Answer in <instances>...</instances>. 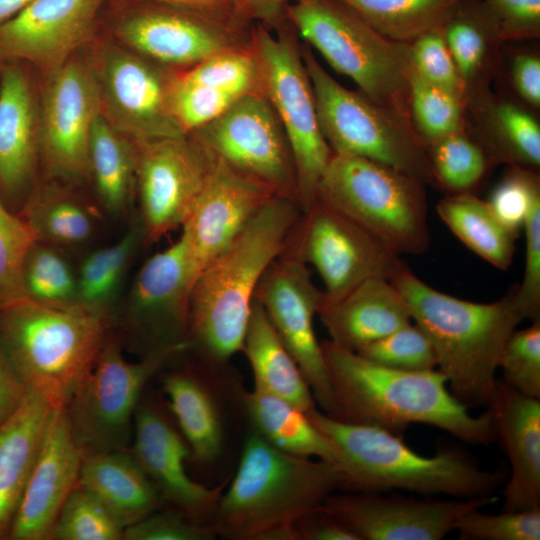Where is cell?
<instances>
[{
  "label": "cell",
  "mask_w": 540,
  "mask_h": 540,
  "mask_svg": "<svg viewBox=\"0 0 540 540\" xmlns=\"http://www.w3.org/2000/svg\"><path fill=\"white\" fill-rule=\"evenodd\" d=\"M136 144L138 220L143 241L154 243L187 221L213 157L188 135Z\"/></svg>",
  "instance_id": "2e32d148"
},
{
  "label": "cell",
  "mask_w": 540,
  "mask_h": 540,
  "mask_svg": "<svg viewBox=\"0 0 540 540\" xmlns=\"http://www.w3.org/2000/svg\"><path fill=\"white\" fill-rule=\"evenodd\" d=\"M342 487L337 464L281 451L252 429L211 526L230 540H298L295 522Z\"/></svg>",
  "instance_id": "277c9868"
},
{
  "label": "cell",
  "mask_w": 540,
  "mask_h": 540,
  "mask_svg": "<svg viewBox=\"0 0 540 540\" xmlns=\"http://www.w3.org/2000/svg\"><path fill=\"white\" fill-rule=\"evenodd\" d=\"M23 279L28 300L54 308L83 310L77 274L61 249L35 241L25 260Z\"/></svg>",
  "instance_id": "60d3db41"
},
{
  "label": "cell",
  "mask_w": 540,
  "mask_h": 540,
  "mask_svg": "<svg viewBox=\"0 0 540 540\" xmlns=\"http://www.w3.org/2000/svg\"><path fill=\"white\" fill-rule=\"evenodd\" d=\"M301 214L297 202L273 197L198 275L187 341L212 367L242 351L257 286L285 251Z\"/></svg>",
  "instance_id": "7a4b0ae2"
},
{
  "label": "cell",
  "mask_w": 540,
  "mask_h": 540,
  "mask_svg": "<svg viewBox=\"0 0 540 540\" xmlns=\"http://www.w3.org/2000/svg\"><path fill=\"white\" fill-rule=\"evenodd\" d=\"M113 41L174 71L251 46L253 24L153 1L114 0Z\"/></svg>",
  "instance_id": "8fae6325"
},
{
  "label": "cell",
  "mask_w": 540,
  "mask_h": 540,
  "mask_svg": "<svg viewBox=\"0 0 540 540\" xmlns=\"http://www.w3.org/2000/svg\"><path fill=\"white\" fill-rule=\"evenodd\" d=\"M301 44L287 19L274 29L262 24L252 26L251 49L258 64L261 92L287 135L296 168L298 202L303 212L315 202L317 184L333 152L319 125Z\"/></svg>",
  "instance_id": "30bf717a"
},
{
  "label": "cell",
  "mask_w": 540,
  "mask_h": 540,
  "mask_svg": "<svg viewBox=\"0 0 540 540\" xmlns=\"http://www.w3.org/2000/svg\"><path fill=\"white\" fill-rule=\"evenodd\" d=\"M525 267L523 280L517 286V297L527 319H540V198H537L525 220Z\"/></svg>",
  "instance_id": "db71d44e"
},
{
  "label": "cell",
  "mask_w": 540,
  "mask_h": 540,
  "mask_svg": "<svg viewBox=\"0 0 540 540\" xmlns=\"http://www.w3.org/2000/svg\"><path fill=\"white\" fill-rule=\"evenodd\" d=\"M21 61L4 63L0 79V193L23 194L40 163V96Z\"/></svg>",
  "instance_id": "4316f807"
},
{
  "label": "cell",
  "mask_w": 540,
  "mask_h": 540,
  "mask_svg": "<svg viewBox=\"0 0 540 540\" xmlns=\"http://www.w3.org/2000/svg\"><path fill=\"white\" fill-rule=\"evenodd\" d=\"M321 349L332 398L327 415L398 434L409 425L426 424L470 444L496 440L489 412L472 415L452 394L438 369L385 367L330 339L321 342Z\"/></svg>",
  "instance_id": "6da1fadb"
},
{
  "label": "cell",
  "mask_w": 540,
  "mask_h": 540,
  "mask_svg": "<svg viewBox=\"0 0 540 540\" xmlns=\"http://www.w3.org/2000/svg\"><path fill=\"white\" fill-rule=\"evenodd\" d=\"M196 279L183 232L174 243L142 265L130 291L128 319L147 344L148 352L188 344L190 300Z\"/></svg>",
  "instance_id": "44dd1931"
},
{
  "label": "cell",
  "mask_w": 540,
  "mask_h": 540,
  "mask_svg": "<svg viewBox=\"0 0 540 540\" xmlns=\"http://www.w3.org/2000/svg\"><path fill=\"white\" fill-rule=\"evenodd\" d=\"M35 241L25 220L7 209L0 195V310L28 300L23 272Z\"/></svg>",
  "instance_id": "f6af8a7d"
},
{
  "label": "cell",
  "mask_w": 540,
  "mask_h": 540,
  "mask_svg": "<svg viewBox=\"0 0 540 540\" xmlns=\"http://www.w3.org/2000/svg\"><path fill=\"white\" fill-rule=\"evenodd\" d=\"M188 136L276 196L299 204L291 147L275 110L262 92L242 97Z\"/></svg>",
  "instance_id": "5bb4252c"
},
{
  "label": "cell",
  "mask_w": 540,
  "mask_h": 540,
  "mask_svg": "<svg viewBox=\"0 0 540 540\" xmlns=\"http://www.w3.org/2000/svg\"><path fill=\"white\" fill-rule=\"evenodd\" d=\"M133 439L131 452L162 500L190 519L211 525L225 484L209 488L190 478L185 469L189 446L155 405L139 403Z\"/></svg>",
  "instance_id": "7402d4cb"
},
{
  "label": "cell",
  "mask_w": 540,
  "mask_h": 540,
  "mask_svg": "<svg viewBox=\"0 0 540 540\" xmlns=\"http://www.w3.org/2000/svg\"><path fill=\"white\" fill-rule=\"evenodd\" d=\"M443 31L464 83L468 105L490 92V83L499 67L498 46L502 41L482 0H460Z\"/></svg>",
  "instance_id": "1f68e13d"
},
{
  "label": "cell",
  "mask_w": 540,
  "mask_h": 540,
  "mask_svg": "<svg viewBox=\"0 0 540 540\" xmlns=\"http://www.w3.org/2000/svg\"><path fill=\"white\" fill-rule=\"evenodd\" d=\"M212 157L206 183L181 227L197 277L260 208L276 196L261 183Z\"/></svg>",
  "instance_id": "603a6c76"
},
{
  "label": "cell",
  "mask_w": 540,
  "mask_h": 540,
  "mask_svg": "<svg viewBox=\"0 0 540 540\" xmlns=\"http://www.w3.org/2000/svg\"><path fill=\"white\" fill-rule=\"evenodd\" d=\"M407 302L412 320L429 338L437 369L466 406H487L502 349L527 319L517 286L497 301L463 300L431 287L405 263L390 279Z\"/></svg>",
  "instance_id": "3957f363"
},
{
  "label": "cell",
  "mask_w": 540,
  "mask_h": 540,
  "mask_svg": "<svg viewBox=\"0 0 540 540\" xmlns=\"http://www.w3.org/2000/svg\"><path fill=\"white\" fill-rule=\"evenodd\" d=\"M512 84L519 97L532 107H540V59L535 54L520 53L513 59Z\"/></svg>",
  "instance_id": "9f6ffc18"
},
{
  "label": "cell",
  "mask_w": 540,
  "mask_h": 540,
  "mask_svg": "<svg viewBox=\"0 0 540 540\" xmlns=\"http://www.w3.org/2000/svg\"><path fill=\"white\" fill-rule=\"evenodd\" d=\"M107 318L25 300L0 310V341L27 390L65 409L106 339Z\"/></svg>",
  "instance_id": "8992f818"
},
{
  "label": "cell",
  "mask_w": 540,
  "mask_h": 540,
  "mask_svg": "<svg viewBox=\"0 0 540 540\" xmlns=\"http://www.w3.org/2000/svg\"><path fill=\"white\" fill-rule=\"evenodd\" d=\"M302 57L311 81L322 134L333 154L366 158L436 187L427 149L413 126L360 91L338 83L308 44Z\"/></svg>",
  "instance_id": "9c48e42d"
},
{
  "label": "cell",
  "mask_w": 540,
  "mask_h": 540,
  "mask_svg": "<svg viewBox=\"0 0 540 540\" xmlns=\"http://www.w3.org/2000/svg\"><path fill=\"white\" fill-rule=\"evenodd\" d=\"M124 528L90 492L76 485L64 502L50 539L119 540Z\"/></svg>",
  "instance_id": "ee69618b"
},
{
  "label": "cell",
  "mask_w": 540,
  "mask_h": 540,
  "mask_svg": "<svg viewBox=\"0 0 540 540\" xmlns=\"http://www.w3.org/2000/svg\"><path fill=\"white\" fill-rule=\"evenodd\" d=\"M55 410L42 394L27 390L0 424V539L8 537Z\"/></svg>",
  "instance_id": "f1b7e54d"
},
{
  "label": "cell",
  "mask_w": 540,
  "mask_h": 540,
  "mask_svg": "<svg viewBox=\"0 0 540 540\" xmlns=\"http://www.w3.org/2000/svg\"><path fill=\"white\" fill-rule=\"evenodd\" d=\"M89 62L99 93L100 114L134 142L184 136L172 109L176 73L113 40L98 41Z\"/></svg>",
  "instance_id": "4fadbf2b"
},
{
  "label": "cell",
  "mask_w": 540,
  "mask_h": 540,
  "mask_svg": "<svg viewBox=\"0 0 540 540\" xmlns=\"http://www.w3.org/2000/svg\"><path fill=\"white\" fill-rule=\"evenodd\" d=\"M436 187L448 194L472 193L493 164L466 129L427 147Z\"/></svg>",
  "instance_id": "b9f144b4"
},
{
  "label": "cell",
  "mask_w": 540,
  "mask_h": 540,
  "mask_svg": "<svg viewBox=\"0 0 540 540\" xmlns=\"http://www.w3.org/2000/svg\"><path fill=\"white\" fill-rule=\"evenodd\" d=\"M537 198H540L538 173L511 166L492 191L488 203L497 218L518 237Z\"/></svg>",
  "instance_id": "f907efd6"
},
{
  "label": "cell",
  "mask_w": 540,
  "mask_h": 540,
  "mask_svg": "<svg viewBox=\"0 0 540 540\" xmlns=\"http://www.w3.org/2000/svg\"><path fill=\"white\" fill-rule=\"evenodd\" d=\"M211 525L196 522L176 509L155 510L124 529L126 540H213Z\"/></svg>",
  "instance_id": "816d5d0a"
},
{
  "label": "cell",
  "mask_w": 540,
  "mask_h": 540,
  "mask_svg": "<svg viewBox=\"0 0 540 540\" xmlns=\"http://www.w3.org/2000/svg\"><path fill=\"white\" fill-rule=\"evenodd\" d=\"M482 2L502 42L540 36V0H482Z\"/></svg>",
  "instance_id": "f5cc1de1"
},
{
  "label": "cell",
  "mask_w": 540,
  "mask_h": 540,
  "mask_svg": "<svg viewBox=\"0 0 540 540\" xmlns=\"http://www.w3.org/2000/svg\"><path fill=\"white\" fill-rule=\"evenodd\" d=\"M473 510L458 523L462 540H539L540 507L521 511L486 514Z\"/></svg>",
  "instance_id": "681fc988"
},
{
  "label": "cell",
  "mask_w": 540,
  "mask_h": 540,
  "mask_svg": "<svg viewBox=\"0 0 540 540\" xmlns=\"http://www.w3.org/2000/svg\"><path fill=\"white\" fill-rule=\"evenodd\" d=\"M413 128L426 147L466 129V106L457 97L431 85L414 70L410 78Z\"/></svg>",
  "instance_id": "7bdbcfd3"
},
{
  "label": "cell",
  "mask_w": 540,
  "mask_h": 540,
  "mask_svg": "<svg viewBox=\"0 0 540 540\" xmlns=\"http://www.w3.org/2000/svg\"><path fill=\"white\" fill-rule=\"evenodd\" d=\"M40 95V163L49 179L76 182L88 176V145L100 113L88 58L78 53L46 77Z\"/></svg>",
  "instance_id": "e0dca14e"
},
{
  "label": "cell",
  "mask_w": 540,
  "mask_h": 540,
  "mask_svg": "<svg viewBox=\"0 0 540 540\" xmlns=\"http://www.w3.org/2000/svg\"><path fill=\"white\" fill-rule=\"evenodd\" d=\"M285 17L361 93L413 126L411 44L385 37L342 0H295Z\"/></svg>",
  "instance_id": "52a82bcc"
},
{
  "label": "cell",
  "mask_w": 540,
  "mask_h": 540,
  "mask_svg": "<svg viewBox=\"0 0 540 540\" xmlns=\"http://www.w3.org/2000/svg\"><path fill=\"white\" fill-rule=\"evenodd\" d=\"M285 250L316 269L325 287L323 301L338 300L369 278L390 280L405 264L376 238L318 200L302 212Z\"/></svg>",
  "instance_id": "9a60e30c"
},
{
  "label": "cell",
  "mask_w": 540,
  "mask_h": 540,
  "mask_svg": "<svg viewBox=\"0 0 540 540\" xmlns=\"http://www.w3.org/2000/svg\"><path fill=\"white\" fill-rule=\"evenodd\" d=\"M27 388L12 367L0 341V424L21 405Z\"/></svg>",
  "instance_id": "680465c9"
},
{
  "label": "cell",
  "mask_w": 540,
  "mask_h": 540,
  "mask_svg": "<svg viewBox=\"0 0 540 540\" xmlns=\"http://www.w3.org/2000/svg\"><path fill=\"white\" fill-rule=\"evenodd\" d=\"M315 200L336 210L397 255H420L430 246L424 183L390 166L333 154Z\"/></svg>",
  "instance_id": "ba28073f"
},
{
  "label": "cell",
  "mask_w": 540,
  "mask_h": 540,
  "mask_svg": "<svg viewBox=\"0 0 540 540\" xmlns=\"http://www.w3.org/2000/svg\"><path fill=\"white\" fill-rule=\"evenodd\" d=\"M298 540H360L324 503L295 522Z\"/></svg>",
  "instance_id": "11a10c76"
},
{
  "label": "cell",
  "mask_w": 540,
  "mask_h": 540,
  "mask_svg": "<svg viewBox=\"0 0 540 540\" xmlns=\"http://www.w3.org/2000/svg\"><path fill=\"white\" fill-rule=\"evenodd\" d=\"M162 386L190 455L210 462L221 453L224 431L220 409L206 382L190 371L171 372Z\"/></svg>",
  "instance_id": "d590c367"
},
{
  "label": "cell",
  "mask_w": 540,
  "mask_h": 540,
  "mask_svg": "<svg viewBox=\"0 0 540 540\" xmlns=\"http://www.w3.org/2000/svg\"><path fill=\"white\" fill-rule=\"evenodd\" d=\"M355 352L374 363L393 369L428 371L437 368L436 354L429 338L412 322Z\"/></svg>",
  "instance_id": "bcb514c9"
},
{
  "label": "cell",
  "mask_w": 540,
  "mask_h": 540,
  "mask_svg": "<svg viewBox=\"0 0 540 540\" xmlns=\"http://www.w3.org/2000/svg\"><path fill=\"white\" fill-rule=\"evenodd\" d=\"M495 439L510 463L503 489V511L540 507V399L497 380L487 404Z\"/></svg>",
  "instance_id": "d4e9b609"
},
{
  "label": "cell",
  "mask_w": 540,
  "mask_h": 540,
  "mask_svg": "<svg viewBox=\"0 0 540 540\" xmlns=\"http://www.w3.org/2000/svg\"><path fill=\"white\" fill-rule=\"evenodd\" d=\"M498 369L509 385L540 399V319L511 333L502 349Z\"/></svg>",
  "instance_id": "7dc6e473"
},
{
  "label": "cell",
  "mask_w": 540,
  "mask_h": 540,
  "mask_svg": "<svg viewBox=\"0 0 540 540\" xmlns=\"http://www.w3.org/2000/svg\"><path fill=\"white\" fill-rule=\"evenodd\" d=\"M256 92H261L260 75L250 46L178 71L172 87V109L181 130L188 135Z\"/></svg>",
  "instance_id": "484cf974"
},
{
  "label": "cell",
  "mask_w": 540,
  "mask_h": 540,
  "mask_svg": "<svg viewBox=\"0 0 540 540\" xmlns=\"http://www.w3.org/2000/svg\"><path fill=\"white\" fill-rule=\"evenodd\" d=\"M137 144L117 131L100 113L88 145V175L100 202L111 214L127 209L135 193Z\"/></svg>",
  "instance_id": "74e56055"
},
{
  "label": "cell",
  "mask_w": 540,
  "mask_h": 540,
  "mask_svg": "<svg viewBox=\"0 0 540 540\" xmlns=\"http://www.w3.org/2000/svg\"><path fill=\"white\" fill-rule=\"evenodd\" d=\"M242 352L250 364L255 389L284 399L308 414L316 409L315 398L299 366L255 298Z\"/></svg>",
  "instance_id": "d6a6232c"
},
{
  "label": "cell",
  "mask_w": 540,
  "mask_h": 540,
  "mask_svg": "<svg viewBox=\"0 0 540 540\" xmlns=\"http://www.w3.org/2000/svg\"><path fill=\"white\" fill-rule=\"evenodd\" d=\"M3 66H4V62H2L0 60V79H1V74H2V70H3Z\"/></svg>",
  "instance_id": "6125c7cd"
},
{
  "label": "cell",
  "mask_w": 540,
  "mask_h": 540,
  "mask_svg": "<svg viewBox=\"0 0 540 540\" xmlns=\"http://www.w3.org/2000/svg\"><path fill=\"white\" fill-rule=\"evenodd\" d=\"M236 16L250 24L274 29L286 20L285 12L295 0H231Z\"/></svg>",
  "instance_id": "6f0895ef"
},
{
  "label": "cell",
  "mask_w": 540,
  "mask_h": 540,
  "mask_svg": "<svg viewBox=\"0 0 540 540\" xmlns=\"http://www.w3.org/2000/svg\"><path fill=\"white\" fill-rule=\"evenodd\" d=\"M133 1L160 2V3H166V4L191 8V9H195V10H199L202 12L219 15L223 17L238 18L234 12L231 0H133Z\"/></svg>",
  "instance_id": "91938a15"
},
{
  "label": "cell",
  "mask_w": 540,
  "mask_h": 540,
  "mask_svg": "<svg viewBox=\"0 0 540 540\" xmlns=\"http://www.w3.org/2000/svg\"><path fill=\"white\" fill-rule=\"evenodd\" d=\"M317 315L330 340L352 351L412 322L403 295L384 277L369 278L338 300H322Z\"/></svg>",
  "instance_id": "83f0119b"
},
{
  "label": "cell",
  "mask_w": 540,
  "mask_h": 540,
  "mask_svg": "<svg viewBox=\"0 0 540 540\" xmlns=\"http://www.w3.org/2000/svg\"><path fill=\"white\" fill-rule=\"evenodd\" d=\"M414 70L431 85L457 97L467 107L464 83L448 48L443 26L411 43Z\"/></svg>",
  "instance_id": "c3c4849f"
},
{
  "label": "cell",
  "mask_w": 540,
  "mask_h": 540,
  "mask_svg": "<svg viewBox=\"0 0 540 540\" xmlns=\"http://www.w3.org/2000/svg\"><path fill=\"white\" fill-rule=\"evenodd\" d=\"M322 298L323 291L313 283L307 264L286 250L267 268L255 292V299L299 366L315 401L322 412L329 414L330 384L313 324Z\"/></svg>",
  "instance_id": "ac0fdd59"
},
{
  "label": "cell",
  "mask_w": 540,
  "mask_h": 540,
  "mask_svg": "<svg viewBox=\"0 0 540 540\" xmlns=\"http://www.w3.org/2000/svg\"><path fill=\"white\" fill-rule=\"evenodd\" d=\"M436 210L451 232L479 257L500 270L511 266L517 236L497 218L488 201L473 193L448 194Z\"/></svg>",
  "instance_id": "8d00e7d4"
},
{
  "label": "cell",
  "mask_w": 540,
  "mask_h": 540,
  "mask_svg": "<svg viewBox=\"0 0 540 540\" xmlns=\"http://www.w3.org/2000/svg\"><path fill=\"white\" fill-rule=\"evenodd\" d=\"M385 37L411 44L442 27L460 0H342Z\"/></svg>",
  "instance_id": "f35d334b"
},
{
  "label": "cell",
  "mask_w": 540,
  "mask_h": 540,
  "mask_svg": "<svg viewBox=\"0 0 540 540\" xmlns=\"http://www.w3.org/2000/svg\"><path fill=\"white\" fill-rule=\"evenodd\" d=\"M65 409L55 410L7 539H50L83 461Z\"/></svg>",
  "instance_id": "cb8c5ba5"
},
{
  "label": "cell",
  "mask_w": 540,
  "mask_h": 540,
  "mask_svg": "<svg viewBox=\"0 0 540 540\" xmlns=\"http://www.w3.org/2000/svg\"><path fill=\"white\" fill-rule=\"evenodd\" d=\"M33 0H0V25L22 11Z\"/></svg>",
  "instance_id": "94428289"
},
{
  "label": "cell",
  "mask_w": 540,
  "mask_h": 540,
  "mask_svg": "<svg viewBox=\"0 0 540 540\" xmlns=\"http://www.w3.org/2000/svg\"><path fill=\"white\" fill-rule=\"evenodd\" d=\"M108 0H33L0 25V60L21 61L45 77L91 42Z\"/></svg>",
  "instance_id": "ffe728a7"
},
{
  "label": "cell",
  "mask_w": 540,
  "mask_h": 540,
  "mask_svg": "<svg viewBox=\"0 0 540 540\" xmlns=\"http://www.w3.org/2000/svg\"><path fill=\"white\" fill-rule=\"evenodd\" d=\"M141 241L142 230L137 218L118 241L91 252L83 260L77 273L79 303L83 310L106 317Z\"/></svg>",
  "instance_id": "ab89813d"
},
{
  "label": "cell",
  "mask_w": 540,
  "mask_h": 540,
  "mask_svg": "<svg viewBox=\"0 0 540 540\" xmlns=\"http://www.w3.org/2000/svg\"><path fill=\"white\" fill-rule=\"evenodd\" d=\"M477 139L492 163L536 171L540 167V126L525 108L490 92L471 101Z\"/></svg>",
  "instance_id": "4dcf8cb0"
},
{
  "label": "cell",
  "mask_w": 540,
  "mask_h": 540,
  "mask_svg": "<svg viewBox=\"0 0 540 540\" xmlns=\"http://www.w3.org/2000/svg\"><path fill=\"white\" fill-rule=\"evenodd\" d=\"M95 496L125 529L159 509L162 498L131 451L83 456L78 483Z\"/></svg>",
  "instance_id": "f546056e"
},
{
  "label": "cell",
  "mask_w": 540,
  "mask_h": 540,
  "mask_svg": "<svg viewBox=\"0 0 540 540\" xmlns=\"http://www.w3.org/2000/svg\"><path fill=\"white\" fill-rule=\"evenodd\" d=\"M50 180L29 194L23 219L38 242L61 250L86 244L98 229V212L56 180Z\"/></svg>",
  "instance_id": "e575fe53"
},
{
  "label": "cell",
  "mask_w": 540,
  "mask_h": 540,
  "mask_svg": "<svg viewBox=\"0 0 540 540\" xmlns=\"http://www.w3.org/2000/svg\"><path fill=\"white\" fill-rule=\"evenodd\" d=\"M240 399L252 429L271 445L286 453L321 459L339 466V450L311 421L308 413L255 388L241 390Z\"/></svg>",
  "instance_id": "836d02e7"
},
{
  "label": "cell",
  "mask_w": 540,
  "mask_h": 540,
  "mask_svg": "<svg viewBox=\"0 0 540 540\" xmlns=\"http://www.w3.org/2000/svg\"><path fill=\"white\" fill-rule=\"evenodd\" d=\"M188 348L187 343L170 345L129 362L119 343L106 339L65 408L74 439L84 455L127 448L144 388L170 359Z\"/></svg>",
  "instance_id": "7c38bea8"
},
{
  "label": "cell",
  "mask_w": 540,
  "mask_h": 540,
  "mask_svg": "<svg viewBox=\"0 0 540 540\" xmlns=\"http://www.w3.org/2000/svg\"><path fill=\"white\" fill-rule=\"evenodd\" d=\"M309 417L339 450L343 489H399L465 499L492 496L507 479L506 473L482 468L455 449L424 456L390 430L344 422L317 409Z\"/></svg>",
  "instance_id": "5b68a950"
},
{
  "label": "cell",
  "mask_w": 540,
  "mask_h": 540,
  "mask_svg": "<svg viewBox=\"0 0 540 540\" xmlns=\"http://www.w3.org/2000/svg\"><path fill=\"white\" fill-rule=\"evenodd\" d=\"M495 501L494 495L439 500L350 491L333 493L324 506L360 540H441L466 514Z\"/></svg>",
  "instance_id": "d6986e66"
}]
</instances>
